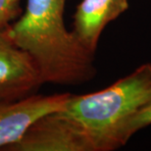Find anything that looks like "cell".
<instances>
[{"label":"cell","instance_id":"cell-6","mask_svg":"<svg viewBox=\"0 0 151 151\" xmlns=\"http://www.w3.org/2000/svg\"><path fill=\"white\" fill-rule=\"evenodd\" d=\"M129 6V0H81L74 16V35L88 52L94 54L105 27Z\"/></svg>","mask_w":151,"mask_h":151},{"label":"cell","instance_id":"cell-1","mask_svg":"<svg viewBox=\"0 0 151 151\" xmlns=\"http://www.w3.org/2000/svg\"><path fill=\"white\" fill-rule=\"evenodd\" d=\"M66 0H28L11 35L27 51L44 83L77 86L94 78V54L65 26Z\"/></svg>","mask_w":151,"mask_h":151},{"label":"cell","instance_id":"cell-3","mask_svg":"<svg viewBox=\"0 0 151 151\" xmlns=\"http://www.w3.org/2000/svg\"><path fill=\"white\" fill-rule=\"evenodd\" d=\"M7 151H95L83 129L61 111L37 119Z\"/></svg>","mask_w":151,"mask_h":151},{"label":"cell","instance_id":"cell-7","mask_svg":"<svg viewBox=\"0 0 151 151\" xmlns=\"http://www.w3.org/2000/svg\"><path fill=\"white\" fill-rule=\"evenodd\" d=\"M151 125V100L143 105L139 110L137 111L129 121L125 124L122 131L123 145L128 142L129 139L137 132L139 129Z\"/></svg>","mask_w":151,"mask_h":151},{"label":"cell","instance_id":"cell-8","mask_svg":"<svg viewBox=\"0 0 151 151\" xmlns=\"http://www.w3.org/2000/svg\"><path fill=\"white\" fill-rule=\"evenodd\" d=\"M21 0H0V23H10L19 16Z\"/></svg>","mask_w":151,"mask_h":151},{"label":"cell","instance_id":"cell-5","mask_svg":"<svg viewBox=\"0 0 151 151\" xmlns=\"http://www.w3.org/2000/svg\"><path fill=\"white\" fill-rule=\"evenodd\" d=\"M71 93L0 100V149L17 142L37 119L63 109Z\"/></svg>","mask_w":151,"mask_h":151},{"label":"cell","instance_id":"cell-4","mask_svg":"<svg viewBox=\"0 0 151 151\" xmlns=\"http://www.w3.org/2000/svg\"><path fill=\"white\" fill-rule=\"evenodd\" d=\"M42 83L34 59L12 37L11 25L0 23V100L26 97Z\"/></svg>","mask_w":151,"mask_h":151},{"label":"cell","instance_id":"cell-2","mask_svg":"<svg viewBox=\"0 0 151 151\" xmlns=\"http://www.w3.org/2000/svg\"><path fill=\"white\" fill-rule=\"evenodd\" d=\"M150 100L151 63H145L104 89L70 94L60 111L83 129L95 151H112L124 146L125 124Z\"/></svg>","mask_w":151,"mask_h":151}]
</instances>
